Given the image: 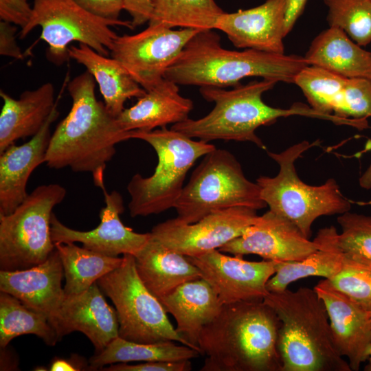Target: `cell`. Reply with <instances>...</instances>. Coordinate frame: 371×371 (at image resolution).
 Listing matches in <instances>:
<instances>
[{"instance_id":"6da1fadb","label":"cell","mask_w":371,"mask_h":371,"mask_svg":"<svg viewBox=\"0 0 371 371\" xmlns=\"http://www.w3.org/2000/svg\"><path fill=\"white\" fill-rule=\"evenodd\" d=\"M95 82L87 70L68 82L71 107L52 134L45 164L52 169L89 172L102 190L104 170L115 154V146L130 137L104 102L97 99Z\"/></svg>"},{"instance_id":"7a4b0ae2","label":"cell","mask_w":371,"mask_h":371,"mask_svg":"<svg viewBox=\"0 0 371 371\" xmlns=\"http://www.w3.org/2000/svg\"><path fill=\"white\" fill-rule=\"evenodd\" d=\"M280 321L264 301L223 304L201 330V371H282L278 350Z\"/></svg>"},{"instance_id":"3957f363","label":"cell","mask_w":371,"mask_h":371,"mask_svg":"<svg viewBox=\"0 0 371 371\" xmlns=\"http://www.w3.org/2000/svg\"><path fill=\"white\" fill-rule=\"evenodd\" d=\"M307 65L305 58L297 55L226 49L214 30H205L189 41L164 78L178 85L200 87H236L247 77L294 84L297 74Z\"/></svg>"},{"instance_id":"277c9868","label":"cell","mask_w":371,"mask_h":371,"mask_svg":"<svg viewBox=\"0 0 371 371\" xmlns=\"http://www.w3.org/2000/svg\"><path fill=\"white\" fill-rule=\"evenodd\" d=\"M277 82L262 79L239 85L231 90L201 87L200 93L203 98L214 102L213 109L201 118H188L173 124L170 128L206 142L216 139L249 142L265 149L256 131L261 126L274 123L280 117L302 115L330 121L338 125L344 124L343 118L319 113L303 103H294L288 109L267 105L262 96Z\"/></svg>"},{"instance_id":"5b68a950","label":"cell","mask_w":371,"mask_h":371,"mask_svg":"<svg viewBox=\"0 0 371 371\" xmlns=\"http://www.w3.org/2000/svg\"><path fill=\"white\" fill-rule=\"evenodd\" d=\"M263 301L280 321L282 371H352L335 348L325 305L314 289L269 292Z\"/></svg>"},{"instance_id":"8992f818","label":"cell","mask_w":371,"mask_h":371,"mask_svg":"<svg viewBox=\"0 0 371 371\" xmlns=\"http://www.w3.org/2000/svg\"><path fill=\"white\" fill-rule=\"evenodd\" d=\"M129 137L149 144L158 159L151 176L135 174L128 183L131 196L128 207L132 217L158 214L175 207L188 170L199 158L216 148L212 144L194 140L166 126L150 131H129Z\"/></svg>"},{"instance_id":"52a82bcc","label":"cell","mask_w":371,"mask_h":371,"mask_svg":"<svg viewBox=\"0 0 371 371\" xmlns=\"http://www.w3.org/2000/svg\"><path fill=\"white\" fill-rule=\"evenodd\" d=\"M318 144V141H302L280 153L268 151V155L279 166V171L275 177L260 176L256 179L261 199L269 210L289 220L308 238L317 218L341 214L351 208L334 179H328L320 186H311L298 177L295 162Z\"/></svg>"},{"instance_id":"ba28073f","label":"cell","mask_w":371,"mask_h":371,"mask_svg":"<svg viewBox=\"0 0 371 371\" xmlns=\"http://www.w3.org/2000/svg\"><path fill=\"white\" fill-rule=\"evenodd\" d=\"M203 157L174 207L178 221L194 223L212 212L234 207L258 210L267 206L259 186L246 178L230 152L216 148Z\"/></svg>"},{"instance_id":"9c48e42d","label":"cell","mask_w":371,"mask_h":371,"mask_svg":"<svg viewBox=\"0 0 371 371\" xmlns=\"http://www.w3.org/2000/svg\"><path fill=\"white\" fill-rule=\"evenodd\" d=\"M66 189L50 183L36 187L12 213L0 215V269L23 270L38 265L55 250L51 236L53 209Z\"/></svg>"},{"instance_id":"30bf717a","label":"cell","mask_w":371,"mask_h":371,"mask_svg":"<svg viewBox=\"0 0 371 371\" xmlns=\"http://www.w3.org/2000/svg\"><path fill=\"white\" fill-rule=\"evenodd\" d=\"M123 258L120 266L96 282L114 304L119 337L138 343L174 341L189 346L168 319L161 302L140 279L134 256L124 254Z\"/></svg>"},{"instance_id":"8fae6325","label":"cell","mask_w":371,"mask_h":371,"mask_svg":"<svg viewBox=\"0 0 371 371\" xmlns=\"http://www.w3.org/2000/svg\"><path fill=\"white\" fill-rule=\"evenodd\" d=\"M33 12L29 23L21 30L19 37L25 38L40 26V38L47 44V58L61 65L69 58V45L72 42L85 44L97 52L108 56L117 34L111 26L134 29L131 21H111L95 16L74 0H34Z\"/></svg>"},{"instance_id":"7c38bea8","label":"cell","mask_w":371,"mask_h":371,"mask_svg":"<svg viewBox=\"0 0 371 371\" xmlns=\"http://www.w3.org/2000/svg\"><path fill=\"white\" fill-rule=\"evenodd\" d=\"M199 31L148 25L139 33L117 36L111 55L144 89L148 91L164 78L168 68Z\"/></svg>"},{"instance_id":"4fadbf2b","label":"cell","mask_w":371,"mask_h":371,"mask_svg":"<svg viewBox=\"0 0 371 371\" xmlns=\"http://www.w3.org/2000/svg\"><path fill=\"white\" fill-rule=\"evenodd\" d=\"M258 217L257 210L238 206L212 212L194 223L168 219L150 233L168 248L194 257L218 249L240 236Z\"/></svg>"},{"instance_id":"5bb4252c","label":"cell","mask_w":371,"mask_h":371,"mask_svg":"<svg viewBox=\"0 0 371 371\" xmlns=\"http://www.w3.org/2000/svg\"><path fill=\"white\" fill-rule=\"evenodd\" d=\"M187 258L199 268L223 305L263 301L269 293L267 284L275 273L273 261H247L218 249Z\"/></svg>"},{"instance_id":"9a60e30c","label":"cell","mask_w":371,"mask_h":371,"mask_svg":"<svg viewBox=\"0 0 371 371\" xmlns=\"http://www.w3.org/2000/svg\"><path fill=\"white\" fill-rule=\"evenodd\" d=\"M319 248L286 218L269 210L243 233L218 250L243 257L255 254L271 261L302 260Z\"/></svg>"},{"instance_id":"2e32d148","label":"cell","mask_w":371,"mask_h":371,"mask_svg":"<svg viewBox=\"0 0 371 371\" xmlns=\"http://www.w3.org/2000/svg\"><path fill=\"white\" fill-rule=\"evenodd\" d=\"M105 206L100 212V223L89 231H79L63 224L53 213L51 236L54 243H80L89 250L109 256L120 254L135 256L144 247L150 234H140L126 227L120 219L124 201L117 191L102 190Z\"/></svg>"},{"instance_id":"e0dca14e","label":"cell","mask_w":371,"mask_h":371,"mask_svg":"<svg viewBox=\"0 0 371 371\" xmlns=\"http://www.w3.org/2000/svg\"><path fill=\"white\" fill-rule=\"evenodd\" d=\"M313 289L325 305L336 350L347 358L351 370L358 371L370 357L371 311L337 290L327 279Z\"/></svg>"},{"instance_id":"ac0fdd59","label":"cell","mask_w":371,"mask_h":371,"mask_svg":"<svg viewBox=\"0 0 371 371\" xmlns=\"http://www.w3.org/2000/svg\"><path fill=\"white\" fill-rule=\"evenodd\" d=\"M285 10L286 0H267L247 10L224 12L214 30L224 32L237 48L284 54Z\"/></svg>"},{"instance_id":"d6986e66","label":"cell","mask_w":371,"mask_h":371,"mask_svg":"<svg viewBox=\"0 0 371 371\" xmlns=\"http://www.w3.org/2000/svg\"><path fill=\"white\" fill-rule=\"evenodd\" d=\"M104 295L95 282L81 293L65 295L53 324L59 338L80 332L92 343L95 353H98L117 337V313Z\"/></svg>"},{"instance_id":"ffe728a7","label":"cell","mask_w":371,"mask_h":371,"mask_svg":"<svg viewBox=\"0 0 371 371\" xmlns=\"http://www.w3.org/2000/svg\"><path fill=\"white\" fill-rule=\"evenodd\" d=\"M63 276L62 262L55 249L46 260L31 268L0 270V291L45 315L53 326L65 296L61 284Z\"/></svg>"},{"instance_id":"44dd1931","label":"cell","mask_w":371,"mask_h":371,"mask_svg":"<svg viewBox=\"0 0 371 371\" xmlns=\"http://www.w3.org/2000/svg\"><path fill=\"white\" fill-rule=\"evenodd\" d=\"M58 100L34 136L21 145L12 144L0 153V215L12 213L28 196V179L36 168L45 163L52 136L50 126L59 115Z\"/></svg>"},{"instance_id":"7402d4cb","label":"cell","mask_w":371,"mask_h":371,"mask_svg":"<svg viewBox=\"0 0 371 371\" xmlns=\"http://www.w3.org/2000/svg\"><path fill=\"white\" fill-rule=\"evenodd\" d=\"M159 300L167 313L175 319L179 335L201 354L198 346L200 333L223 306L210 284L203 278L188 281Z\"/></svg>"},{"instance_id":"603a6c76","label":"cell","mask_w":371,"mask_h":371,"mask_svg":"<svg viewBox=\"0 0 371 371\" xmlns=\"http://www.w3.org/2000/svg\"><path fill=\"white\" fill-rule=\"evenodd\" d=\"M54 95L50 82L23 91L19 99L1 90L0 153L18 139L32 137L41 130L58 102Z\"/></svg>"},{"instance_id":"cb8c5ba5","label":"cell","mask_w":371,"mask_h":371,"mask_svg":"<svg viewBox=\"0 0 371 371\" xmlns=\"http://www.w3.org/2000/svg\"><path fill=\"white\" fill-rule=\"evenodd\" d=\"M192 109V101L179 93L178 85L164 78L117 120L125 131H150L188 119Z\"/></svg>"},{"instance_id":"d4e9b609","label":"cell","mask_w":371,"mask_h":371,"mask_svg":"<svg viewBox=\"0 0 371 371\" xmlns=\"http://www.w3.org/2000/svg\"><path fill=\"white\" fill-rule=\"evenodd\" d=\"M134 257L140 279L158 299L184 282L202 278L199 268L187 256L168 248L151 234Z\"/></svg>"},{"instance_id":"484cf974","label":"cell","mask_w":371,"mask_h":371,"mask_svg":"<svg viewBox=\"0 0 371 371\" xmlns=\"http://www.w3.org/2000/svg\"><path fill=\"white\" fill-rule=\"evenodd\" d=\"M69 58L83 65L98 83L104 103L114 117L124 110L126 102L139 98L146 92L115 58L102 55L89 46L79 43L68 49Z\"/></svg>"},{"instance_id":"4316f807","label":"cell","mask_w":371,"mask_h":371,"mask_svg":"<svg viewBox=\"0 0 371 371\" xmlns=\"http://www.w3.org/2000/svg\"><path fill=\"white\" fill-rule=\"evenodd\" d=\"M304 57L309 65L324 68L346 78L371 80V52L339 28L329 27L320 32L312 41Z\"/></svg>"},{"instance_id":"83f0119b","label":"cell","mask_w":371,"mask_h":371,"mask_svg":"<svg viewBox=\"0 0 371 371\" xmlns=\"http://www.w3.org/2000/svg\"><path fill=\"white\" fill-rule=\"evenodd\" d=\"M314 240L319 248L300 260L273 261L275 273L268 280L267 290L279 292L300 279L318 276L330 280L341 269L344 262L342 252L331 240L326 227L319 230Z\"/></svg>"},{"instance_id":"f1b7e54d","label":"cell","mask_w":371,"mask_h":371,"mask_svg":"<svg viewBox=\"0 0 371 371\" xmlns=\"http://www.w3.org/2000/svg\"><path fill=\"white\" fill-rule=\"evenodd\" d=\"M64 271L65 295L81 293L123 262V257L106 256L74 243H55Z\"/></svg>"},{"instance_id":"f546056e","label":"cell","mask_w":371,"mask_h":371,"mask_svg":"<svg viewBox=\"0 0 371 371\" xmlns=\"http://www.w3.org/2000/svg\"><path fill=\"white\" fill-rule=\"evenodd\" d=\"M201 355L196 350L174 341L156 343H138L119 336L106 348L95 353L89 360L90 370H101L105 366L133 361H176L191 360Z\"/></svg>"},{"instance_id":"4dcf8cb0","label":"cell","mask_w":371,"mask_h":371,"mask_svg":"<svg viewBox=\"0 0 371 371\" xmlns=\"http://www.w3.org/2000/svg\"><path fill=\"white\" fill-rule=\"evenodd\" d=\"M34 335L47 345L60 340L48 317L27 306L16 297L0 292V348L8 346L16 337Z\"/></svg>"},{"instance_id":"1f68e13d","label":"cell","mask_w":371,"mask_h":371,"mask_svg":"<svg viewBox=\"0 0 371 371\" xmlns=\"http://www.w3.org/2000/svg\"><path fill=\"white\" fill-rule=\"evenodd\" d=\"M224 12L214 0H155L148 25L214 30Z\"/></svg>"},{"instance_id":"d6a6232c","label":"cell","mask_w":371,"mask_h":371,"mask_svg":"<svg viewBox=\"0 0 371 371\" xmlns=\"http://www.w3.org/2000/svg\"><path fill=\"white\" fill-rule=\"evenodd\" d=\"M346 78L324 68L307 65L296 76L298 86L310 106L319 113L343 117V89Z\"/></svg>"},{"instance_id":"836d02e7","label":"cell","mask_w":371,"mask_h":371,"mask_svg":"<svg viewBox=\"0 0 371 371\" xmlns=\"http://www.w3.org/2000/svg\"><path fill=\"white\" fill-rule=\"evenodd\" d=\"M329 27L343 30L361 47L371 43V0H323Z\"/></svg>"},{"instance_id":"e575fe53","label":"cell","mask_w":371,"mask_h":371,"mask_svg":"<svg viewBox=\"0 0 371 371\" xmlns=\"http://www.w3.org/2000/svg\"><path fill=\"white\" fill-rule=\"evenodd\" d=\"M341 232L327 228L335 245L343 253L371 262V216L346 212L337 218Z\"/></svg>"},{"instance_id":"d590c367","label":"cell","mask_w":371,"mask_h":371,"mask_svg":"<svg viewBox=\"0 0 371 371\" xmlns=\"http://www.w3.org/2000/svg\"><path fill=\"white\" fill-rule=\"evenodd\" d=\"M342 254L341 270L328 280L337 290L371 311V262Z\"/></svg>"},{"instance_id":"8d00e7d4","label":"cell","mask_w":371,"mask_h":371,"mask_svg":"<svg viewBox=\"0 0 371 371\" xmlns=\"http://www.w3.org/2000/svg\"><path fill=\"white\" fill-rule=\"evenodd\" d=\"M343 95L344 117H371V80L363 78H346Z\"/></svg>"},{"instance_id":"74e56055","label":"cell","mask_w":371,"mask_h":371,"mask_svg":"<svg viewBox=\"0 0 371 371\" xmlns=\"http://www.w3.org/2000/svg\"><path fill=\"white\" fill-rule=\"evenodd\" d=\"M192 370L190 360L176 361H143L136 364L117 363L110 364L100 370L106 371H190Z\"/></svg>"},{"instance_id":"f35d334b","label":"cell","mask_w":371,"mask_h":371,"mask_svg":"<svg viewBox=\"0 0 371 371\" xmlns=\"http://www.w3.org/2000/svg\"><path fill=\"white\" fill-rule=\"evenodd\" d=\"M33 12L27 0H0V19L23 29L29 23Z\"/></svg>"},{"instance_id":"ab89813d","label":"cell","mask_w":371,"mask_h":371,"mask_svg":"<svg viewBox=\"0 0 371 371\" xmlns=\"http://www.w3.org/2000/svg\"><path fill=\"white\" fill-rule=\"evenodd\" d=\"M83 9L98 17L111 20H120V14L124 9L123 0H74Z\"/></svg>"},{"instance_id":"60d3db41","label":"cell","mask_w":371,"mask_h":371,"mask_svg":"<svg viewBox=\"0 0 371 371\" xmlns=\"http://www.w3.org/2000/svg\"><path fill=\"white\" fill-rule=\"evenodd\" d=\"M16 27L14 24L1 21L0 22V54L18 60L24 56L16 40Z\"/></svg>"},{"instance_id":"b9f144b4","label":"cell","mask_w":371,"mask_h":371,"mask_svg":"<svg viewBox=\"0 0 371 371\" xmlns=\"http://www.w3.org/2000/svg\"><path fill=\"white\" fill-rule=\"evenodd\" d=\"M155 0H123L124 9L131 15L134 27L148 23Z\"/></svg>"},{"instance_id":"7bdbcfd3","label":"cell","mask_w":371,"mask_h":371,"mask_svg":"<svg viewBox=\"0 0 371 371\" xmlns=\"http://www.w3.org/2000/svg\"><path fill=\"white\" fill-rule=\"evenodd\" d=\"M50 371H81L90 370L89 363L85 358L77 354H71L70 357L64 359L56 357L52 361Z\"/></svg>"},{"instance_id":"ee69618b","label":"cell","mask_w":371,"mask_h":371,"mask_svg":"<svg viewBox=\"0 0 371 371\" xmlns=\"http://www.w3.org/2000/svg\"><path fill=\"white\" fill-rule=\"evenodd\" d=\"M308 0H286L284 20L285 36L292 30L295 23L302 14Z\"/></svg>"},{"instance_id":"f6af8a7d","label":"cell","mask_w":371,"mask_h":371,"mask_svg":"<svg viewBox=\"0 0 371 371\" xmlns=\"http://www.w3.org/2000/svg\"><path fill=\"white\" fill-rule=\"evenodd\" d=\"M1 370H18V359L15 357L14 351L8 348V346L1 348Z\"/></svg>"},{"instance_id":"bcb514c9","label":"cell","mask_w":371,"mask_h":371,"mask_svg":"<svg viewBox=\"0 0 371 371\" xmlns=\"http://www.w3.org/2000/svg\"><path fill=\"white\" fill-rule=\"evenodd\" d=\"M359 185L364 189L371 188V162L359 178Z\"/></svg>"},{"instance_id":"7dc6e473","label":"cell","mask_w":371,"mask_h":371,"mask_svg":"<svg viewBox=\"0 0 371 371\" xmlns=\"http://www.w3.org/2000/svg\"><path fill=\"white\" fill-rule=\"evenodd\" d=\"M364 370L366 371H371V349H370V357L366 362V365L365 366Z\"/></svg>"}]
</instances>
